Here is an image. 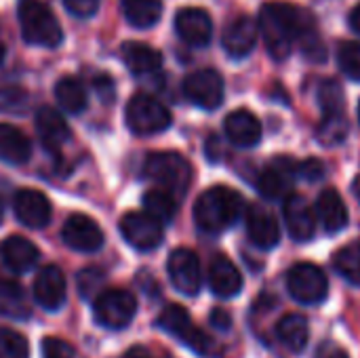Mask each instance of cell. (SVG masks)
I'll return each instance as SVG.
<instances>
[{
    "mask_svg": "<svg viewBox=\"0 0 360 358\" xmlns=\"http://www.w3.org/2000/svg\"><path fill=\"white\" fill-rule=\"evenodd\" d=\"M314 19L300 6L287 2H268L259 11V30L268 53L283 61L291 55L293 44L297 42L300 34L312 25Z\"/></svg>",
    "mask_w": 360,
    "mask_h": 358,
    "instance_id": "obj_1",
    "label": "cell"
},
{
    "mask_svg": "<svg viewBox=\"0 0 360 358\" xmlns=\"http://www.w3.org/2000/svg\"><path fill=\"white\" fill-rule=\"evenodd\" d=\"M245 211L243 196L226 186L202 192L194 205V222L207 234H219L232 228Z\"/></svg>",
    "mask_w": 360,
    "mask_h": 358,
    "instance_id": "obj_2",
    "label": "cell"
},
{
    "mask_svg": "<svg viewBox=\"0 0 360 358\" xmlns=\"http://www.w3.org/2000/svg\"><path fill=\"white\" fill-rule=\"evenodd\" d=\"M19 23L23 40L30 44L55 49L63 40V32L57 17L40 0H23L19 4Z\"/></svg>",
    "mask_w": 360,
    "mask_h": 358,
    "instance_id": "obj_3",
    "label": "cell"
},
{
    "mask_svg": "<svg viewBox=\"0 0 360 358\" xmlns=\"http://www.w3.org/2000/svg\"><path fill=\"white\" fill-rule=\"evenodd\" d=\"M146 175L169 194H186L192 181L190 162L177 152H154L146 158Z\"/></svg>",
    "mask_w": 360,
    "mask_h": 358,
    "instance_id": "obj_4",
    "label": "cell"
},
{
    "mask_svg": "<svg viewBox=\"0 0 360 358\" xmlns=\"http://www.w3.org/2000/svg\"><path fill=\"white\" fill-rule=\"evenodd\" d=\"M127 124L135 135H156L171 127V112L152 95H135L127 106Z\"/></svg>",
    "mask_w": 360,
    "mask_h": 358,
    "instance_id": "obj_5",
    "label": "cell"
},
{
    "mask_svg": "<svg viewBox=\"0 0 360 358\" xmlns=\"http://www.w3.org/2000/svg\"><path fill=\"white\" fill-rule=\"evenodd\" d=\"M95 321L112 331L124 329L137 314V300L127 289H108L103 291L93 306Z\"/></svg>",
    "mask_w": 360,
    "mask_h": 358,
    "instance_id": "obj_6",
    "label": "cell"
},
{
    "mask_svg": "<svg viewBox=\"0 0 360 358\" xmlns=\"http://www.w3.org/2000/svg\"><path fill=\"white\" fill-rule=\"evenodd\" d=\"M287 289L289 295L304 306H316L327 300L329 283L325 272L314 264H297L287 274Z\"/></svg>",
    "mask_w": 360,
    "mask_h": 358,
    "instance_id": "obj_7",
    "label": "cell"
},
{
    "mask_svg": "<svg viewBox=\"0 0 360 358\" xmlns=\"http://www.w3.org/2000/svg\"><path fill=\"white\" fill-rule=\"evenodd\" d=\"M158 327L167 333H171L173 338H177L181 344H186L188 348H192L198 354H209L213 350V342L192 323L188 310H184L177 304L167 306L160 317H158Z\"/></svg>",
    "mask_w": 360,
    "mask_h": 358,
    "instance_id": "obj_8",
    "label": "cell"
},
{
    "mask_svg": "<svg viewBox=\"0 0 360 358\" xmlns=\"http://www.w3.org/2000/svg\"><path fill=\"white\" fill-rule=\"evenodd\" d=\"M184 95L202 110H215L224 101V78L215 70H196L184 80Z\"/></svg>",
    "mask_w": 360,
    "mask_h": 358,
    "instance_id": "obj_9",
    "label": "cell"
},
{
    "mask_svg": "<svg viewBox=\"0 0 360 358\" xmlns=\"http://www.w3.org/2000/svg\"><path fill=\"white\" fill-rule=\"evenodd\" d=\"M120 232L137 251H152L162 243V224L150 217L146 211L127 213L120 219Z\"/></svg>",
    "mask_w": 360,
    "mask_h": 358,
    "instance_id": "obj_10",
    "label": "cell"
},
{
    "mask_svg": "<svg viewBox=\"0 0 360 358\" xmlns=\"http://www.w3.org/2000/svg\"><path fill=\"white\" fill-rule=\"evenodd\" d=\"M169 279L173 287L184 295H196L202 285L200 262L194 251L190 249H175L167 262Z\"/></svg>",
    "mask_w": 360,
    "mask_h": 358,
    "instance_id": "obj_11",
    "label": "cell"
},
{
    "mask_svg": "<svg viewBox=\"0 0 360 358\" xmlns=\"http://www.w3.org/2000/svg\"><path fill=\"white\" fill-rule=\"evenodd\" d=\"M61 236L63 243L78 253H95L103 247L101 228L82 213H74L65 219Z\"/></svg>",
    "mask_w": 360,
    "mask_h": 358,
    "instance_id": "obj_12",
    "label": "cell"
},
{
    "mask_svg": "<svg viewBox=\"0 0 360 358\" xmlns=\"http://www.w3.org/2000/svg\"><path fill=\"white\" fill-rule=\"evenodd\" d=\"M32 293L36 304L42 310L49 312H57L68 298V287H65V276L57 266H44L32 285Z\"/></svg>",
    "mask_w": 360,
    "mask_h": 358,
    "instance_id": "obj_13",
    "label": "cell"
},
{
    "mask_svg": "<svg viewBox=\"0 0 360 358\" xmlns=\"http://www.w3.org/2000/svg\"><path fill=\"white\" fill-rule=\"evenodd\" d=\"M245 226L249 241L259 249H274L281 243V228L274 213L264 205H251L245 211Z\"/></svg>",
    "mask_w": 360,
    "mask_h": 358,
    "instance_id": "obj_14",
    "label": "cell"
},
{
    "mask_svg": "<svg viewBox=\"0 0 360 358\" xmlns=\"http://www.w3.org/2000/svg\"><path fill=\"white\" fill-rule=\"evenodd\" d=\"M13 209H15V217L27 228H44L53 215L49 198L32 188H23L15 194Z\"/></svg>",
    "mask_w": 360,
    "mask_h": 358,
    "instance_id": "obj_15",
    "label": "cell"
},
{
    "mask_svg": "<svg viewBox=\"0 0 360 358\" xmlns=\"http://www.w3.org/2000/svg\"><path fill=\"white\" fill-rule=\"evenodd\" d=\"M283 215L287 230L293 241L306 243L316 232V215L310 207V203L300 194H289L283 205Z\"/></svg>",
    "mask_w": 360,
    "mask_h": 358,
    "instance_id": "obj_16",
    "label": "cell"
},
{
    "mask_svg": "<svg viewBox=\"0 0 360 358\" xmlns=\"http://www.w3.org/2000/svg\"><path fill=\"white\" fill-rule=\"evenodd\" d=\"M175 30L179 38L190 46H207L213 36V21L202 8H181L175 17Z\"/></svg>",
    "mask_w": 360,
    "mask_h": 358,
    "instance_id": "obj_17",
    "label": "cell"
},
{
    "mask_svg": "<svg viewBox=\"0 0 360 358\" xmlns=\"http://www.w3.org/2000/svg\"><path fill=\"white\" fill-rule=\"evenodd\" d=\"M295 175H297V165L289 158H278L266 171H262L259 181H257V190L268 200L287 198Z\"/></svg>",
    "mask_w": 360,
    "mask_h": 358,
    "instance_id": "obj_18",
    "label": "cell"
},
{
    "mask_svg": "<svg viewBox=\"0 0 360 358\" xmlns=\"http://www.w3.org/2000/svg\"><path fill=\"white\" fill-rule=\"evenodd\" d=\"M221 42H224V49H226V53L230 57L240 59V57L249 55L255 49V42H257V25L253 23L251 17L240 15V17L232 19L226 25Z\"/></svg>",
    "mask_w": 360,
    "mask_h": 358,
    "instance_id": "obj_19",
    "label": "cell"
},
{
    "mask_svg": "<svg viewBox=\"0 0 360 358\" xmlns=\"http://www.w3.org/2000/svg\"><path fill=\"white\" fill-rule=\"evenodd\" d=\"M228 139L238 148H253L262 141V122L249 110H234L224 122Z\"/></svg>",
    "mask_w": 360,
    "mask_h": 358,
    "instance_id": "obj_20",
    "label": "cell"
},
{
    "mask_svg": "<svg viewBox=\"0 0 360 358\" xmlns=\"http://www.w3.org/2000/svg\"><path fill=\"white\" fill-rule=\"evenodd\" d=\"M0 260H2V264L11 272L25 274V272H30L36 266L38 249L25 236H8L0 245Z\"/></svg>",
    "mask_w": 360,
    "mask_h": 358,
    "instance_id": "obj_21",
    "label": "cell"
},
{
    "mask_svg": "<svg viewBox=\"0 0 360 358\" xmlns=\"http://www.w3.org/2000/svg\"><path fill=\"white\" fill-rule=\"evenodd\" d=\"M209 287L217 298H234L243 289V276L238 268L224 255H217L209 266Z\"/></svg>",
    "mask_w": 360,
    "mask_h": 358,
    "instance_id": "obj_22",
    "label": "cell"
},
{
    "mask_svg": "<svg viewBox=\"0 0 360 358\" xmlns=\"http://www.w3.org/2000/svg\"><path fill=\"white\" fill-rule=\"evenodd\" d=\"M316 217L323 224V228L331 234H338L348 226V207L344 205V198L338 190L327 188L319 194Z\"/></svg>",
    "mask_w": 360,
    "mask_h": 358,
    "instance_id": "obj_23",
    "label": "cell"
},
{
    "mask_svg": "<svg viewBox=\"0 0 360 358\" xmlns=\"http://www.w3.org/2000/svg\"><path fill=\"white\" fill-rule=\"evenodd\" d=\"M36 131L49 150H59L63 143H68V139L72 135L65 118L57 110L46 108V106L40 108L36 114Z\"/></svg>",
    "mask_w": 360,
    "mask_h": 358,
    "instance_id": "obj_24",
    "label": "cell"
},
{
    "mask_svg": "<svg viewBox=\"0 0 360 358\" xmlns=\"http://www.w3.org/2000/svg\"><path fill=\"white\" fill-rule=\"evenodd\" d=\"M122 59L135 76H150L162 65V55L143 42H127L122 46Z\"/></svg>",
    "mask_w": 360,
    "mask_h": 358,
    "instance_id": "obj_25",
    "label": "cell"
},
{
    "mask_svg": "<svg viewBox=\"0 0 360 358\" xmlns=\"http://www.w3.org/2000/svg\"><path fill=\"white\" fill-rule=\"evenodd\" d=\"M32 146L23 131L13 124H0V160L8 165H23L30 160Z\"/></svg>",
    "mask_w": 360,
    "mask_h": 358,
    "instance_id": "obj_26",
    "label": "cell"
},
{
    "mask_svg": "<svg viewBox=\"0 0 360 358\" xmlns=\"http://www.w3.org/2000/svg\"><path fill=\"white\" fill-rule=\"evenodd\" d=\"M276 335L291 352H302L308 344V323L302 314H287L278 321Z\"/></svg>",
    "mask_w": 360,
    "mask_h": 358,
    "instance_id": "obj_27",
    "label": "cell"
},
{
    "mask_svg": "<svg viewBox=\"0 0 360 358\" xmlns=\"http://www.w3.org/2000/svg\"><path fill=\"white\" fill-rule=\"evenodd\" d=\"M55 99L68 114H80L86 110L89 97L80 80L65 76L55 84Z\"/></svg>",
    "mask_w": 360,
    "mask_h": 358,
    "instance_id": "obj_28",
    "label": "cell"
},
{
    "mask_svg": "<svg viewBox=\"0 0 360 358\" xmlns=\"http://www.w3.org/2000/svg\"><path fill=\"white\" fill-rule=\"evenodd\" d=\"M0 317L23 321L30 317V306L23 289L17 283L0 281Z\"/></svg>",
    "mask_w": 360,
    "mask_h": 358,
    "instance_id": "obj_29",
    "label": "cell"
},
{
    "mask_svg": "<svg viewBox=\"0 0 360 358\" xmlns=\"http://www.w3.org/2000/svg\"><path fill=\"white\" fill-rule=\"evenodd\" d=\"M122 13L131 25L146 30L158 23L162 15V2L160 0H122Z\"/></svg>",
    "mask_w": 360,
    "mask_h": 358,
    "instance_id": "obj_30",
    "label": "cell"
},
{
    "mask_svg": "<svg viewBox=\"0 0 360 358\" xmlns=\"http://www.w3.org/2000/svg\"><path fill=\"white\" fill-rule=\"evenodd\" d=\"M143 209H146V213L150 217H154L156 222L165 224V222H171L175 217L177 200L167 190H150L143 196Z\"/></svg>",
    "mask_w": 360,
    "mask_h": 358,
    "instance_id": "obj_31",
    "label": "cell"
},
{
    "mask_svg": "<svg viewBox=\"0 0 360 358\" xmlns=\"http://www.w3.org/2000/svg\"><path fill=\"white\" fill-rule=\"evenodd\" d=\"M333 268L342 279H346L350 285L360 287V245L352 243L344 249H340L333 257Z\"/></svg>",
    "mask_w": 360,
    "mask_h": 358,
    "instance_id": "obj_32",
    "label": "cell"
},
{
    "mask_svg": "<svg viewBox=\"0 0 360 358\" xmlns=\"http://www.w3.org/2000/svg\"><path fill=\"white\" fill-rule=\"evenodd\" d=\"M346 135H348V122L344 114L325 116L323 122L319 124V141L323 146H338L346 139Z\"/></svg>",
    "mask_w": 360,
    "mask_h": 358,
    "instance_id": "obj_33",
    "label": "cell"
},
{
    "mask_svg": "<svg viewBox=\"0 0 360 358\" xmlns=\"http://www.w3.org/2000/svg\"><path fill=\"white\" fill-rule=\"evenodd\" d=\"M0 358H30L27 340L13 329H0Z\"/></svg>",
    "mask_w": 360,
    "mask_h": 358,
    "instance_id": "obj_34",
    "label": "cell"
},
{
    "mask_svg": "<svg viewBox=\"0 0 360 358\" xmlns=\"http://www.w3.org/2000/svg\"><path fill=\"white\" fill-rule=\"evenodd\" d=\"M319 101L325 112V116L342 114L344 110V91L335 80H325L319 89Z\"/></svg>",
    "mask_w": 360,
    "mask_h": 358,
    "instance_id": "obj_35",
    "label": "cell"
},
{
    "mask_svg": "<svg viewBox=\"0 0 360 358\" xmlns=\"http://www.w3.org/2000/svg\"><path fill=\"white\" fill-rule=\"evenodd\" d=\"M338 61H340V68L342 72L360 82V42H344L340 44V51H338Z\"/></svg>",
    "mask_w": 360,
    "mask_h": 358,
    "instance_id": "obj_36",
    "label": "cell"
},
{
    "mask_svg": "<svg viewBox=\"0 0 360 358\" xmlns=\"http://www.w3.org/2000/svg\"><path fill=\"white\" fill-rule=\"evenodd\" d=\"M27 103V97L21 89L17 87H8V89H2L0 91V110L2 112H21Z\"/></svg>",
    "mask_w": 360,
    "mask_h": 358,
    "instance_id": "obj_37",
    "label": "cell"
},
{
    "mask_svg": "<svg viewBox=\"0 0 360 358\" xmlns=\"http://www.w3.org/2000/svg\"><path fill=\"white\" fill-rule=\"evenodd\" d=\"M42 358H74V348L57 338H46L42 342Z\"/></svg>",
    "mask_w": 360,
    "mask_h": 358,
    "instance_id": "obj_38",
    "label": "cell"
},
{
    "mask_svg": "<svg viewBox=\"0 0 360 358\" xmlns=\"http://www.w3.org/2000/svg\"><path fill=\"white\" fill-rule=\"evenodd\" d=\"M63 4L74 17H80V19L93 17L99 8V0H63Z\"/></svg>",
    "mask_w": 360,
    "mask_h": 358,
    "instance_id": "obj_39",
    "label": "cell"
},
{
    "mask_svg": "<svg viewBox=\"0 0 360 358\" xmlns=\"http://www.w3.org/2000/svg\"><path fill=\"white\" fill-rule=\"evenodd\" d=\"M323 173H325V167H323V162H321V160H316V158H310V160H304V162H300V165H297V175L306 177L308 181H316V179H321V177H323Z\"/></svg>",
    "mask_w": 360,
    "mask_h": 358,
    "instance_id": "obj_40",
    "label": "cell"
},
{
    "mask_svg": "<svg viewBox=\"0 0 360 358\" xmlns=\"http://www.w3.org/2000/svg\"><path fill=\"white\" fill-rule=\"evenodd\" d=\"M95 89H97V95L103 99V101H112L114 97V87H112V80L108 76H99L95 80Z\"/></svg>",
    "mask_w": 360,
    "mask_h": 358,
    "instance_id": "obj_41",
    "label": "cell"
},
{
    "mask_svg": "<svg viewBox=\"0 0 360 358\" xmlns=\"http://www.w3.org/2000/svg\"><path fill=\"white\" fill-rule=\"evenodd\" d=\"M211 323H213L217 329L226 331V329H230L232 319H230V314H228V312H224V310H213V314H211Z\"/></svg>",
    "mask_w": 360,
    "mask_h": 358,
    "instance_id": "obj_42",
    "label": "cell"
},
{
    "mask_svg": "<svg viewBox=\"0 0 360 358\" xmlns=\"http://www.w3.org/2000/svg\"><path fill=\"white\" fill-rule=\"evenodd\" d=\"M350 25L356 34H360V4L350 13Z\"/></svg>",
    "mask_w": 360,
    "mask_h": 358,
    "instance_id": "obj_43",
    "label": "cell"
},
{
    "mask_svg": "<svg viewBox=\"0 0 360 358\" xmlns=\"http://www.w3.org/2000/svg\"><path fill=\"white\" fill-rule=\"evenodd\" d=\"M124 358H152L143 348H131L127 354H124Z\"/></svg>",
    "mask_w": 360,
    "mask_h": 358,
    "instance_id": "obj_44",
    "label": "cell"
},
{
    "mask_svg": "<svg viewBox=\"0 0 360 358\" xmlns=\"http://www.w3.org/2000/svg\"><path fill=\"white\" fill-rule=\"evenodd\" d=\"M4 53H6V49H4V42L0 40V63H2V59H4Z\"/></svg>",
    "mask_w": 360,
    "mask_h": 358,
    "instance_id": "obj_45",
    "label": "cell"
},
{
    "mask_svg": "<svg viewBox=\"0 0 360 358\" xmlns=\"http://www.w3.org/2000/svg\"><path fill=\"white\" fill-rule=\"evenodd\" d=\"M354 194H356V198H359V203H360V179L356 181V186H354Z\"/></svg>",
    "mask_w": 360,
    "mask_h": 358,
    "instance_id": "obj_46",
    "label": "cell"
},
{
    "mask_svg": "<svg viewBox=\"0 0 360 358\" xmlns=\"http://www.w3.org/2000/svg\"><path fill=\"white\" fill-rule=\"evenodd\" d=\"M331 358H348V354H344V352H335Z\"/></svg>",
    "mask_w": 360,
    "mask_h": 358,
    "instance_id": "obj_47",
    "label": "cell"
},
{
    "mask_svg": "<svg viewBox=\"0 0 360 358\" xmlns=\"http://www.w3.org/2000/svg\"><path fill=\"white\" fill-rule=\"evenodd\" d=\"M2 215H4V209H2V200H0V224H2Z\"/></svg>",
    "mask_w": 360,
    "mask_h": 358,
    "instance_id": "obj_48",
    "label": "cell"
},
{
    "mask_svg": "<svg viewBox=\"0 0 360 358\" xmlns=\"http://www.w3.org/2000/svg\"><path fill=\"white\" fill-rule=\"evenodd\" d=\"M359 120H360V103H359Z\"/></svg>",
    "mask_w": 360,
    "mask_h": 358,
    "instance_id": "obj_49",
    "label": "cell"
}]
</instances>
